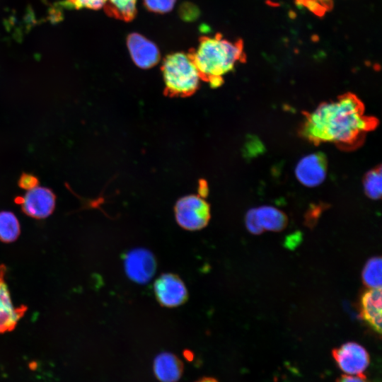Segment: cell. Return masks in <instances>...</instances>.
<instances>
[{"instance_id":"ba28073f","label":"cell","mask_w":382,"mask_h":382,"mask_svg":"<svg viewBox=\"0 0 382 382\" xmlns=\"http://www.w3.org/2000/svg\"><path fill=\"white\" fill-rule=\"evenodd\" d=\"M155 296L159 303L165 307L174 308L183 304L188 292L183 280L173 273L160 275L154 285Z\"/></svg>"},{"instance_id":"e0dca14e","label":"cell","mask_w":382,"mask_h":382,"mask_svg":"<svg viewBox=\"0 0 382 382\" xmlns=\"http://www.w3.org/2000/svg\"><path fill=\"white\" fill-rule=\"evenodd\" d=\"M363 187L366 195L371 199H379L382 192L381 166L368 171L364 177Z\"/></svg>"},{"instance_id":"30bf717a","label":"cell","mask_w":382,"mask_h":382,"mask_svg":"<svg viewBox=\"0 0 382 382\" xmlns=\"http://www.w3.org/2000/svg\"><path fill=\"white\" fill-rule=\"evenodd\" d=\"M127 45L134 63L139 68H151L160 60V52L156 44L139 33L128 35Z\"/></svg>"},{"instance_id":"52a82bcc","label":"cell","mask_w":382,"mask_h":382,"mask_svg":"<svg viewBox=\"0 0 382 382\" xmlns=\"http://www.w3.org/2000/svg\"><path fill=\"white\" fill-rule=\"evenodd\" d=\"M332 356L338 367L348 375L363 374L370 362L366 349L353 342L345 343L333 349Z\"/></svg>"},{"instance_id":"5bb4252c","label":"cell","mask_w":382,"mask_h":382,"mask_svg":"<svg viewBox=\"0 0 382 382\" xmlns=\"http://www.w3.org/2000/svg\"><path fill=\"white\" fill-rule=\"evenodd\" d=\"M254 209L258 224L263 230L280 231L286 226V214L276 207L264 205Z\"/></svg>"},{"instance_id":"8992f818","label":"cell","mask_w":382,"mask_h":382,"mask_svg":"<svg viewBox=\"0 0 382 382\" xmlns=\"http://www.w3.org/2000/svg\"><path fill=\"white\" fill-rule=\"evenodd\" d=\"M124 267L127 276L132 281L138 284H146L156 272V260L150 250L135 248L125 255Z\"/></svg>"},{"instance_id":"2e32d148","label":"cell","mask_w":382,"mask_h":382,"mask_svg":"<svg viewBox=\"0 0 382 382\" xmlns=\"http://www.w3.org/2000/svg\"><path fill=\"white\" fill-rule=\"evenodd\" d=\"M20 224L16 215L8 211L0 212V241L11 243L20 234Z\"/></svg>"},{"instance_id":"603a6c76","label":"cell","mask_w":382,"mask_h":382,"mask_svg":"<svg viewBox=\"0 0 382 382\" xmlns=\"http://www.w3.org/2000/svg\"><path fill=\"white\" fill-rule=\"evenodd\" d=\"M336 382H368V381L363 374L357 375L345 374L339 378Z\"/></svg>"},{"instance_id":"ffe728a7","label":"cell","mask_w":382,"mask_h":382,"mask_svg":"<svg viewBox=\"0 0 382 382\" xmlns=\"http://www.w3.org/2000/svg\"><path fill=\"white\" fill-rule=\"evenodd\" d=\"M107 0H67L70 5L76 8H86L93 10L101 8Z\"/></svg>"},{"instance_id":"9c48e42d","label":"cell","mask_w":382,"mask_h":382,"mask_svg":"<svg viewBox=\"0 0 382 382\" xmlns=\"http://www.w3.org/2000/svg\"><path fill=\"white\" fill-rule=\"evenodd\" d=\"M327 171V158L321 152L312 153L301 158L294 170L298 181L308 187H317L323 183Z\"/></svg>"},{"instance_id":"9a60e30c","label":"cell","mask_w":382,"mask_h":382,"mask_svg":"<svg viewBox=\"0 0 382 382\" xmlns=\"http://www.w3.org/2000/svg\"><path fill=\"white\" fill-rule=\"evenodd\" d=\"M136 2L137 0H107L103 8L110 17L129 22L137 15Z\"/></svg>"},{"instance_id":"7a4b0ae2","label":"cell","mask_w":382,"mask_h":382,"mask_svg":"<svg viewBox=\"0 0 382 382\" xmlns=\"http://www.w3.org/2000/svg\"><path fill=\"white\" fill-rule=\"evenodd\" d=\"M187 54L200 79L207 81L212 88L221 86L223 76L231 71L238 62L245 61L243 40L230 41L221 33L201 36L197 47L190 50Z\"/></svg>"},{"instance_id":"d4e9b609","label":"cell","mask_w":382,"mask_h":382,"mask_svg":"<svg viewBox=\"0 0 382 382\" xmlns=\"http://www.w3.org/2000/svg\"><path fill=\"white\" fill-rule=\"evenodd\" d=\"M317 1L322 2L323 4L328 6L329 8H332V4L331 0H317Z\"/></svg>"},{"instance_id":"d6986e66","label":"cell","mask_w":382,"mask_h":382,"mask_svg":"<svg viewBox=\"0 0 382 382\" xmlns=\"http://www.w3.org/2000/svg\"><path fill=\"white\" fill-rule=\"evenodd\" d=\"M176 0H143L145 8L156 13H166L170 12Z\"/></svg>"},{"instance_id":"6da1fadb","label":"cell","mask_w":382,"mask_h":382,"mask_svg":"<svg viewBox=\"0 0 382 382\" xmlns=\"http://www.w3.org/2000/svg\"><path fill=\"white\" fill-rule=\"evenodd\" d=\"M376 125L377 120L365 114L360 99L347 93L305 114L300 132L314 144L332 143L342 149L352 150L359 147Z\"/></svg>"},{"instance_id":"4fadbf2b","label":"cell","mask_w":382,"mask_h":382,"mask_svg":"<svg viewBox=\"0 0 382 382\" xmlns=\"http://www.w3.org/2000/svg\"><path fill=\"white\" fill-rule=\"evenodd\" d=\"M153 369L161 382H177L183 373V363L174 354L162 352L154 361Z\"/></svg>"},{"instance_id":"8fae6325","label":"cell","mask_w":382,"mask_h":382,"mask_svg":"<svg viewBox=\"0 0 382 382\" xmlns=\"http://www.w3.org/2000/svg\"><path fill=\"white\" fill-rule=\"evenodd\" d=\"M6 272V267L0 265V333L12 330L26 311L25 306L13 304L5 282Z\"/></svg>"},{"instance_id":"5b68a950","label":"cell","mask_w":382,"mask_h":382,"mask_svg":"<svg viewBox=\"0 0 382 382\" xmlns=\"http://www.w3.org/2000/svg\"><path fill=\"white\" fill-rule=\"evenodd\" d=\"M15 202L21 205L26 215L35 219H45L54 209L56 195L50 188L37 186L24 196L16 197Z\"/></svg>"},{"instance_id":"3957f363","label":"cell","mask_w":382,"mask_h":382,"mask_svg":"<svg viewBox=\"0 0 382 382\" xmlns=\"http://www.w3.org/2000/svg\"><path fill=\"white\" fill-rule=\"evenodd\" d=\"M165 93L171 97H187L198 89L200 77L188 54L174 52L168 54L161 66Z\"/></svg>"},{"instance_id":"ac0fdd59","label":"cell","mask_w":382,"mask_h":382,"mask_svg":"<svg viewBox=\"0 0 382 382\" xmlns=\"http://www.w3.org/2000/svg\"><path fill=\"white\" fill-rule=\"evenodd\" d=\"M381 258L374 257L366 263L362 271L364 284L370 288L381 287Z\"/></svg>"},{"instance_id":"cb8c5ba5","label":"cell","mask_w":382,"mask_h":382,"mask_svg":"<svg viewBox=\"0 0 382 382\" xmlns=\"http://www.w3.org/2000/svg\"><path fill=\"white\" fill-rule=\"evenodd\" d=\"M195 382H219V381L212 377H203Z\"/></svg>"},{"instance_id":"7c38bea8","label":"cell","mask_w":382,"mask_h":382,"mask_svg":"<svg viewBox=\"0 0 382 382\" xmlns=\"http://www.w3.org/2000/svg\"><path fill=\"white\" fill-rule=\"evenodd\" d=\"M381 287L371 288L361 296V316L379 335L381 333Z\"/></svg>"},{"instance_id":"44dd1931","label":"cell","mask_w":382,"mask_h":382,"mask_svg":"<svg viewBox=\"0 0 382 382\" xmlns=\"http://www.w3.org/2000/svg\"><path fill=\"white\" fill-rule=\"evenodd\" d=\"M18 185L22 189L30 190L39 185V179L32 173H23L19 177Z\"/></svg>"},{"instance_id":"7402d4cb","label":"cell","mask_w":382,"mask_h":382,"mask_svg":"<svg viewBox=\"0 0 382 382\" xmlns=\"http://www.w3.org/2000/svg\"><path fill=\"white\" fill-rule=\"evenodd\" d=\"M245 224L248 230L253 234H260L263 229L260 226L256 219L254 208L249 209L245 215Z\"/></svg>"},{"instance_id":"277c9868","label":"cell","mask_w":382,"mask_h":382,"mask_svg":"<svg viewBox=\"0 0 382 382\" xmlns=\"http://www.w3.org/2000/svg\"><path fill=\"white\" fill-rule=\"evenodd\" d=\"M175 216L178 225L187 231L200 230L210 219L209 204L200 196H185L175 204Z\"/></svg>"}]
</instances>
